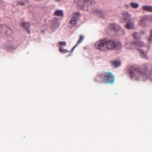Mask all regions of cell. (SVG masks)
Instances as JSON below:
<instances>
[{"label": "cell", "instance_id": "obj_1", "mask_svg": "<svg viewBox=\"0 0 152 152\" xmlns=\"http://www.w3.org/2000/svg\"><path fill=\"white\" fill-rule=\"evenodd\" d=\"M128 77L135 81L152 80V67L150 65L145 64L141 66L135 65H130L125 70Z\"/></svg>", "mask_w": 152, "mask_h": 152}, {"label": "cell", "instance_id": "obj_2", "mask_svg": "<svg viewBox=\"0 0 152 152\" xmlns=\"http://www.w3.org/2000/svg\"><path fill=\"white\" fill-rule=\"evenodd\" d=\"M95 47L102 51L117 50L121 48V44L118 41L105 39L97 41L95 44Z\"/></svg>", "mask_w": 152, "mask_h": 152}, {"label": "cell", "instance_id": "obj_3", "mask_svg": "<svg viewBox=\"0 0 152 152\" xmlns=\"http://www.w3.org/2000/svg\"><path fill=\"white\" fill-rule=\"evenodd\" d=\"M106 33L112 36H121L124 34V31L117 24L111 23L106 30Z\"/></svg>", "mask_w": 152, "mask_h": 152}, {"label": "cell", "instance_id": "obj_4", "mask_svg": "<svg viewBox=\"0 0 152 152\" xmlns=\"http://www.w3.org/2000/svg\"><path fill=\"white\" fill-rule=\"evenodd\" d=\"M95 80L99 82L113 84L114 82L115 77L112 73L103 72L98 74L95 78Z\"/></svg>", "mask_w": 152, "mask_h": 152}, {"label": "cell", "instance_id": "obj_5", "mask_svg": "<svg viewBox=\"0 0 152 152\" xmlns=\"http://www.w3.org/2000/svg\"><path fill=\"white\" fill-rule=\"evenodd\" d=\"M96 0H75V4L79 9L87 11L94 5Z\"/></svg>", "mask_w": 152, "mask_h": 152}, {"label": "cell", "instance_id": "obj_6", "mask_svg": "<svg viewBox=\"0 0 152 152\" xmlns=\"http://www.w3.org/2000/svg\"><path fill=\"white\" fill-rule=\"evenodd\" d=\"M139 25L143 27H147L152 26V16L146 15L142 16L139 21Z\"/></svg>", "mask_w": 152, "mask_h": 152}, {"label": "cell", "instance_id": "obj_7", "mask_svg": "<svg viewBox=\"0 0 152 152\" xmlns=\"http://www.w3.org/2000/svg\"><path fill=\"white\" fill-rule=\"evenodd\" d=\"M80 13H75L74 14L70 21H69L68 26L71 27L75 26L77 23L78 20L79 19Z\"/></svg>", "mask_w": 152, "mask_h": 152}, {"label": "cell", "instance_id": "obj_8", "mask_svg": "<svg viewBox=\"0 0 152 152\" xmlns=\"http://www.w3.org/2000/svg\"><path fill=\"white\" fill-rule=\"evenodd\" d=\"M1 32L7 36H11L13 34V31L5 25H1Z\"/></svg>", "mask_w": 152, "mask_h": 152}, {"label": "cell", "instance_id": "obj_9", "mask_svg": "<svg viewBox=\"0 0 152 152\" xmlns=\"http://www.w3.org/2000/svg\"><path fill=\"white\" fill-rule=\"evenodd\" d=\"M122 16L121 18V23H128L130 22L131 18V15L128 12H124L122 13Z\"/></svg>", "mask_w": 152, "mask_h": 152}, {"label": "cell", "instance_id": "obj_10", "mask_svg": "<svg viewBox=\"0 0 152 152\" xmlns=\"http://www.w3.org/2000/svg\"><path fill=\"white\" fill-rule=\"evenodd\" d=\"M130 45H131L132 48H138L143 47L144 46V43L142 41H138L132 42L130 44Z\"/></svg>", "mask_w": 152, "mask_h": 152}, {"label": "cell", "instance_id": "obj_11", "mask_svg": "<svg viewBox=\"0 0 152 152\" xmlns=\"http://www.w3.org/2000/svg\"><path fill=\"white\" fill-rule=\"evenodd\" d=\"M132 36L134 39L136 40H139L141 39V35L138 32H134L132 34Z\"/></svg>", "mask_w": 152, "mask_h": 152}, {"label": "cell", "instance_id": "obj_12", "mask_svg": "<svg viewBox=\"0 0 152 152\" xmlns=\"http://www.w3.org/2000/svg\"><path fill=\"white\" fill-rule=\"evenodd\" d=\"M135 26L134 25V24L132 22H129L127 23L126 24V28L128 30H132L133 28H134Z\"/></svg>", "mask_w": 152, "mask_h": 152}, {"label": "cell", "instance_id": "obj_13", "mask_svg": "<svg viewBox=\"0 0 152 152\" xmlns=\"http://www.w3.org/2000/svg\"><path fill=\"white\" fill-rule=\"evenodd\" d=\"M112 64L115 68H117L121 65V61L119 60H116L112 61Z\"/></svg>", "mask_w": 152, "mask_h": 152}, {"label": "cell", "instance_id": "obj_14", "mask_svg": "<svg viewBox=\"0 0 152 152\" xmlns=\"http://www.w3.org/2000/svg\"><path fill=\"white\" fill-rule=\"evenodd\" d=\"M137 51L139 53L140 57L142 58H144V59H146L147 58V56L145 53V52L143 50H141L140 49H137Z\"/></svg>", "mask_w": 152, "mask_h": 152}, {"label": "cell", "instance_id": "obj_15", "mask_svg": "<svg viewBox=\"0 0 152 152\" xmlns=\"http://www.w3.org/2000/svg\"><path fill=\"white\" fill-rule=\"evenodd\" d=\"M21 25H22V26L24 28H25V29H26V30H27L28 31H29V28H30V24H29V23H22L21 24Z\"/></svg>", "mask_w": 152, "mask_h": 152}, {"label": "cell", "instance_id": "obj_16", "mask_svg": "<svg viewBox=\"0 0 152 152\" xmlns=\"http://www.w3.org/2000/svg\"><path fill=\"white\" fill-rule=\"evenodd\" d=\"M54 14L55 16H60V17L63 16V12L62 10H57L54 12Z\"/></svg>", "mask_w": 152, "mask_h": 152}, {"label": "cell", "instance_id": "obj_17", "mask_svg": "<svg viewBox=\"0 0 152 152\" xmlns=\"http://www.w3.org/2000/svg\"><path fill=\"white\" fill-rule=\"evenodd\" d=\"M143 9L145 11H148L149 12H152V7L150 6H144L143 7Z\"/></svg>", "mask_w": 152, "mask_h": 152}, {"label": "cell", "instance_id": "obj_18", "mask_svg": "<svg viewBox=\"0 0 152 152\" xmlns=\"http://www.w3.org/2000/svg\"><path fill=\"white\" fill-rule=\"evenodd\" d=\"M130 5L133 9H136L139 7L138 4L136 3H131L130 4Z\"/></svg>", "mask_w": 152, "mask_h": 152}, {"label": "cell", "instance_id": "obj_19", "mask_svg": "<svg viewBox=\"0 0 152 152\" xmlns=\"http://www.w3.org/2000/svg\"><path fill=\"white\" fill-rule=\"evenodd\" d=\"M149 41L150 42H152V30L150 31V35H149Z\"/></svg>", "mask_w": 152, "mask_h": 152}, {"label": "cell", "instance_id": "obj_20", "mask_svg": "<svg viewBox=\"0 0 152 152\" xmlns=\"http://www.w3.org/2000/svg\"><path fill=\"white\" fill-rule=\"evenodd\" d=\"M18 4L20 5H25V3H24V2H18Z\"/></svg>", "mask_w": 152, "mask_h": 152}, {"label": "cell", "instance_id": "obj_21", "mask_svg": "<svg viewBox=\"0 0 152 152\" xmlns=\"http://www.w3.org/2000/svg\"><path fill=\"white\" fill-rule=\"evenodd\" d=\"M55 1H60V0H55Z\"/></svg>", "mask_w": 152, "mask_h": 152}]
</instances>
